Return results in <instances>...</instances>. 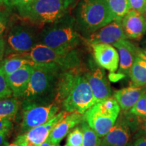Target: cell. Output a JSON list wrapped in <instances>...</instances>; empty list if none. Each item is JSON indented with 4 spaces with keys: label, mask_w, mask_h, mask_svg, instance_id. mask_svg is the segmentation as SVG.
<instances>
[{
    "label": "cell",
    "mask_w": 146,
    "mask_h": 146,
    "mask_svg": "<svg viewBox=\"0 0 146 146\" xmlns=\"http://www.w3.org/2000/svg\"><path fill=\"white\" fill-rule=\"evenodd\" d=\"M83 66L62 72L54 102L62 110L84 114L98 102L89 85Z\"/></svg>",
    "instance_id": "1"
},
{
    "label": "cell",
    "mask_w": 146,
    "mask_h": 146,
    "mask_svg": "<svg viewBox=\"0 0 146 146\" xmlns=\"http://www.w3.org/2000/svg\"><path fill=\"white\" fill-rule=\"evenodd\" d=\"M74 16L67 12L54 23L45 25L39 35V43L60 51L78 49L85 38Z\"/></svg>",
    "instance_id": "2"
},
{
    "label": "cell",
    "mask_w": 146,
    "mask_h": 146,
    "mask_svg": "<svg viewBox=\"0 0 146 146\" xmlns=\"http://www.w3.org/2000/svg\"><path fill=\"white\" fill-rule=\"evenodd\" d=\"M34 68L28 87L20 100L54 102L60 74L64 71L53 63L36 62Z\"/></svg>",
    "instance_id": "3"
},
{
    "label": "cell",
    "mask_w": 146,
    "mask_h": 146,
    "mask_svg": "<svg viewBox=\"0 0 146 146\" xmlns=\"http://www.w3.org/2000/svg\"><path fill=\"white\" fill-rule=\"evenodd\" d=\"M74 16L84 37L115 20L106 0H80Z\"/></svg>",
    "instance_id": "4"
},
{
    "label": "cell",
    "mask_w": 146,
    "mask_h": 146,
    "mask_svg": "<svg viewBox=\"0 0 146 146\" xmlns=\"http://www.w3.org/2000/svg\"><path fill=\"white\" fill-rule=\"evenodd\" d=\"M15 9L20 18L35 26L54 23L68 12L62 0H34Z\"/></svg>",
    "instance_id": "5"
},
{
    "label": "cell",
    "mask_w": 146,
    "mask_h": 146,
    "mask_svg": "<svg viewBox=\"0 0 146 146\" xmlns=\"http://www.w3.org/2000/svg\"><path fill=\"white\" fill-rule=\"evenodd\" d=\"M14 55L27 58L35 62L55 64L64 72L83 66L81 54L78 49L60 51L38 43L28 52Z\"/></svg>",
    "instance_id": "6"
},
{
    "label": "cell",
    "mask_w": 146,
    "mask_h": 146,
    "mask_svg": "<svg viewBox=\"0 0 146 146\" xmlns=\"http://www.w3.org/2000/svg\"><path fill=\"white\" fill-rule=\"evenodd\" d=\"M120 107L112 97L98 102L83 114L84 120L100 138L104 137L117 120Z\"/></svg>",
    "instance_id": "7"
},
{
    "label": "cell",
    "mask_w": 146,
    "mask_h": 146,
    "mask_svg": "<svg viewBox=\"0 0 146 146\" xmlns=\"http://www.w3.org/2000/svg\"><path fill=\"white\" fill-rule=\"evenodd\" d=\"M22 121L21 134L49 121L59 112L60 106L56 102L43 103L21 100Z\"/></svg>",
    "instance_id": "8"
},
{
    "label": "cell",
    "mask_w": 146,
    "mask_h": 146,
    "mask_svg": "<svg viewBox=\"0 0 146 146\" xmlns=\"http://www.w3.org/2000/svg\"><path fill=\"white\" fill-rule=\"evenodd\" d=\"M36 26L31 23H18L12 25L5 41V54L28 52L39 43V35Z\"/></svg>",
    "instance_id": "9"
},
{
    "label": "cell",
    "mask_w": 146,
    "mask_h": 146,
    "mask_svg": "<svg viewBox=\"0 0 146 146\" xmlns=\"http://www.w3.org/2000/svg\"><path fill=\"white\" fill-rule=\"evenodd\" d=\"M66 111L62 110L56 114L46 123L33 128L25 133H22L16 137L22 146H40L47 139L51 131L55 126L68 114Z\"/></svg>",
    "instance_id": "10"
},
{
    "label": "cell",
    "mask_w": 146,
    "mask_h": 146,
    "mask_svg": "<svg viewBox=\"0 0 146 146\" xmlns=\"http://www.w3.org/2000/svg\"><path fill=\"white\" fill-rule=\"evenodd\" d=\"M84 38L89 45L96 43L113 45L120 40L127 39L124 33L121 20H114Z\"/></svg>",
    "instance_id": "11"
},
{
    "label": "cell",
    "mask_w": 146,
    "mask_h": 146,
    "mask_svg": "<svg viewBox=\"0 0 146 146\" xmlns=\"http://www.w3.org/2000/svg\"><path fill=\"white\" fill-rule=\"evenodd\" d=\"M90 45L97 64L110 72H115L118 70L119 55L116 47L106 43H96Z\"/></svg>",
    "instance_id": "12"
},
{
    "label": "cell",
    "mask_w": 146,
    "mask_h": 146,
    "mask_svg": "<svg viewBox=\"0 0 146 146\" xmlns=\"http://www.w3.org/2000/svg\"><path fill=\"white\" fill-rule=\"evenodd\" d=\"M85 75L98 102L111 97L112 90L110 85L104 71L101 67H96L88 71L86 70Z\"/></svg>",
    "instance_id": "13"
},
{
    "label": "cell",
    "mask_w": 146,
    "mask_h": 146,
    "mask_svg": "<svg viewBox=\"0 0 146 146\" xmlns=\"http://www.w3.org/2000/svg\"><path fill=\"white\" fill-rule=\"evenodd\" d=\"M122 26L127 39H139L146 32V19L143 14L131 9L121 19Z\"/></svg>",
    "instance_id": "14"
},
{
    "label": "cell",
    "mask_w": 146,
    "mask_h": 146,
    "mask_svg": "<svg viewBox=\"0 0 146 146\" xmlns=\"http://www.w3.org/2000/svg\"><path fill=\"white\" fill-rule=\"evenodd\" d=\"M130 137L129 124L120 117L109 132L102 137L100 146H127Z\"/></svg>",
    "instance_id": "15"
},
{
    "label": "cell",
    "mask_w": 146,
    "mask_h": 146,
    "mask_svg": "<svg viewBox=\"0 0 146 146\" xmlns=\"http://www.w3.org/2000/svg\"><path fill=\"white\" fill-rule=\"evenodd\" d=\"M83 121H84L83 114L76 112H69L55 126L47 139L53 143L60 145L62 140L68 135L70 131Z\"/></svg>",
    "instance_id": "16"
},
{
    "label": "cell",
    "mask_w": 146,
    "mask_h": 146,
    "mask_svg": "<svg viewBox=\"0 0 146 146\" xmlns=\"http://www.w3.org/2000/svg\"><path fill=\"white\" fill-rule=\"evenodd\" d=\"M112 45L116 47L119 55L118 72L125 75L129 74L140 50L127 39L120 40Z\"/></svg>",
    "instance_id": "17"
},
{
    "label": "cell",
    "mask_w": 146,
    "mask_h": 146,
    "mask_svg": "<svg viewBox=\"0 0 146 146\" xmlns=\"http://www.w3.org/2000/svg\"><path fill=\"white\" fill-rule=\"evenodd\" d=\"M34 69L32 66L26 65L6 75L13 96L20 99L22 98L24 92L28 87Z\"/></svg>",
    "instance_id": "18"
},
{
    "label": "cell",
    "mask_w": 146,
    "mask_h": 146,
    "mask_svg": "<svg viewBox=\"0 0 146 146\" xmlns=\"http://www.w3.org/2000/svg\"><path fill=\"white\" fill-rule=\"evenodd\" d=\"M146 93V86H131L116 91L114 98L123 111L130 110L139 98Z\"/></svg>",
    "instance_id": "19"
},
{
    "label": "cell",
    "mask_w": 146,
    "mask_h": 146,
    "mask_svg": "<svg viewBox=\"0 0 146 146\" xmlns=\"http://www.w3.org/2000/svg\"><path fill=\"white\" fill-rule=\"evenodd\" d=\"M26 65H31L34 68L36 62L27 58L11 54L1 60L0 63V67L2 68L5 75H8Z\"/></svg>",
    "instance_id": "20"
},
{
    "label": "cell",
    "mask_w": 146,
    "mask_h": 146,
    "mask_svg": "<svg viewBox=\"0 0 146 146\" xmlns=\"http://www.w3.org/2000/svg\"><path fill=\"white\" fill-rule=\"evenodd\" d=\"M129 76L134 85L146 86V61L137 56L132 66Z\"/></svg>",
    "instance_id": "21"
},
{
    "label": "cell",
    "mask_w": 146,
    "mask_h": 146,
    "mask_svg": "<svg viewBox=\"0 0 146 146\" xmlns=\"http://www.w3.org/2000/svg\"><path fill=\"white\" fill-rule=\"evenodd\" d=\"M21 100L14 96L0 100V118L12 120L19 110Z\"/></svg>",
    "instance_id": "22"
},
{
    "label": "cell",
    "mask_w": 146,
    "mask_h": 146,
    "mask_svg": "<svg viewBox=\"0 0 146 146\" xmlns=\"http://www.w3.org/2000/svg\"><path fill=\"white\" fill-rule=\"evenodd\" d=\"M83 132V141L82 146H100L101 145V138L91 129L87 122L85 120L80 124Z\"/></svg>",
    "instance_id": "23"
},
{
    "label": "cell",
    "mask_w": 146,
    "mask_h": 146,
    "mask_svg": "<svg viewBox=\"0 0 146 146\" xmlns=\"http://www.w3.org/2000/svg\"><path fill=\"white\" fill-rule=\"evenodd\" d=\"M115 20H121L131 10L129 0H106Z\"/></svg>",
    "instance_id": "24"
},
{
    "label": "cell",
    "mask_w": 146,
    "mask_h": 146,
    "mask_svg": "<svg viewBox=\"0 0 146 146\" xmlns=\"http://www.w3.org/2000/svg\"><path fill=\"white\" fill-rule=\"evenodd\" d=\"M83 141V132L81 126H76L68 134L66 144L70 146H82Z\"/></svg>",
    "instance_id": "25"
},
{
    "label": "cell",
    "mask_w": 146,
    "mask_h": 146,
    "mask_svg": "<svg viewBox=\"0 0 146 146\" xmlns=\"http://www.w3.org/2000/svg\"><path fill=\"white\" fill-rule=\"evenodd\" d=\"M13 96L5 74L0 67V100Z\"/></svg>",
    "instance_id": "26"
},
{
    "label": "cell",
    "mask_w": 146,
    "mask_h": 146,
    "mask_svg": "<svg viewBox=\"0 0 146 146\" xmlns=\"http://www.w3.org/2000/svg\"><path fill=\"white\" fill-rule=\"evenodd\" d=\"M130 112L135 116L146 117V93L133 106V107L130 110Z\"/></svg>",
    "instance_id": "27"
},
{
    "label": "cell",
    "mask_w": 146,
    "mask_h": 146,
    "mask_svg": "<svg viewBox=\"0 0 146 146\" xmlns=\"http://www.w3.org/2000/svg\"><path fill=\"white\" fill-rule=\"evenodd\" d=\"M10 10V9L0 7V36L4 34L8 29Z\"/></svg>",
    "instance_id": "28"
},
{
    "label": "cell",
    "mask_w": 146,
    "mask_h": 146,
    "mask_svg": "<svg viewBox=\"0 0 146 146\" xmlns=\"http://www.w3.org/2000/svg\"><path fill=\"white\" fill-rule=\"evenodd\" d=\"M130 8L144 14L146 10V0H129Z\"/></svg>",
    "instance_id": "29"
},
{
    "label": "cell",
    "mask_w": 146,
    "mask_h": 146,
    "mask_svg": "<svg viewBox=\"0 0 146 146\" xmlns=\"http://www.w3.org/2000/svg\"><path fill=\"white\" fill-rule=\"evenodd\" d=\"M12 120L8 118H0V131L3 130H11L12 129Z\"/></svg>",
    "instance_id": "30"
},
{
    "label": "cell",
    "mask_w": 146,
    "mask_h": 146,
    "mask_svg": "<svg viewBox=\"0 0 146 146\" xmlns=\"http://www.w3.org/2000/svg\"><path fill=\"white\" fill-rule=\"evenodd\" d=\"M11 130H3L0 131V146H3L8 143V139Z\"/></svg>",
    "instance_id": "31"
},
{
    "label": "cell",
    "mask_w": 146,
    "mask_h": 146,
    "mask_svg": "<svg viewBox=\"0 0 146 146\" xmlns=\"http://www.w3.org/2000/svg\"><path fill=\"white\" fill-rule=\"evenodd\" d=\"M139 117V127L140 131L142 134H143V135H146V117Z\"/></svg>",
    "instance_id": "32"
},
{
    "label": "cell",
    "mask_w": 146,
    "mask_h": 146,
    "mask_svg": "<svg viewBox=\"0 0 146 146\" xmlns=\"http://www.w3.org/2000/svg\"><path fill=\"white\" fill-rule=\"evenodd\" d=\"M5 39H3L2 36H0V60H2L3 56L5 54Z\"/></svg>",
    "instance_id": "33"
},
{
    "label": "cell",
    "mask_w": 146,
    "mask_h": 146,
    "mask_svg": "<svg viewBox=\"0 0 146 146\" xmlns=\"http://www.w3.org/2000/svg\"><path fill=\"white\" fill-rule=\"evenodd\" d=\"M12 1V5L14 8H16V7L21 6V5H23L27 3L32 2L34 0H11Z\"/></svg>",
    "instance_id": "34"
},
{
    "label": "cell",
    "mask_w": 146,
    "mask_h": 146,
    "mask_svg": "<svg viewBox=\"0 0 146 146\" xmlns=\"http://www.w3.org/2000/svg\"><path fill=\"white\" fill-rule=\"evenodd\" d=\"M132 146H146V135L141 136L137 139Z\"/></svg>",
    "instance_id": "35"
},
{
    "label": "cell",
    "mask_w": 146,
    "mask_h": 146,
    "mask_svg": "<svg viewBox=\"0 0 146 146\" xmlns=\"http://www.w3.org/2000/svg\"><path fill=\"white\" fill-rule=\"evenodd\" d=\"M110 79L112 81H117L118 80H120V78H122L123 76H125V74H121V73H117V74H115L114 72H111L110 74Z\"/></svg>",
    "instance_id": "36"
},
{
    "label": "cell",
    "mask_w": 146,
    "mask_h": 146,
    "mask_svg": "<svg viewBox=\"0 0 146 146\" xmlns=\"http://www.w3.org/2000/svg\"><path fill=\"white\" fill-rule=\"evenodd\" d=\"M0 7L6 8L10 9V10L14 8L12 5V1L11 0H0Z\"/></svg>",
    "instance_id": "37"
},
{
    "label": "cell",
    "mask_w": 146,
    "mask_h": 146,
    "mask_svg": "<svg viewBox=\"0 0 146 146\" xmlns=\"http://www.w3.org/2000/svg\"><path fill=\"white\" fill-rule=\"evenodd\" d=\"M62 1L64 3L66 8L68 10L69 8H70V7L72 6L74 4H75L78 0H62Z\"/></svg>",
    "instance_id": "38"
},
{
    "label": "cell",
    "mask_w": 146,
    "mask_h": 146,
    "mask_svg": "<svg viewBox=\"0 0 146 146\" xmlns=\"http://www.w3.org/2000/svg\"><path fill=\"white\" fill-rule=\"evenodd\" d=\"M40 146H60V145H58V144L53 143L52 142H51L50 141H49L48 139H47L45 140L43 143H41V145Z\"/></svg>",
    "instance_id": "39"
},
{
    "label": "cell",
    "mask_w": 146,
    "mask_h": 146,
    "mask_svg": "<svg viewBox=\"0 0 146 146\" xmlns=\"http://www.w3.org/2000/svg\"><path fill=\"white\" fill-rule=\"evenodd\" d=\"M3 146H22V145H21V143H20V142L18 141L17 139H15V141L12 142V143H8V144H6V145H5Z\"/></svg>",
    "instance_id": "40"
},
{
    "label": "cell",
    "mask_w": 146,
    "mask_h": 146,
    "mask_svg": "<svg viewBox=\"0 0 146 146\" xmlns=\"http://www.w3.org/2000/svg\"><path fill=\"white\" fill-rule=\"evenodd\" d=\"M138 56L146 61V50H139Z\"/></svg>",
    "instance_id": "41"
},
{
    "label": "cell",
    "mask_w": 146,
    "mask_h": 146,
    "mask_svg": "<svg viewBox=\"0 0 146 146\" xmlns=\"http://www.w3.org/2000/svg\"><path fill=\"white\" fill-rule=\"evenodd\" d=\"M64 146H70V145H67V144H66V145H64Z\"/></svg>",
    "instance_id": "42"
},
{
    "label": "cell",
    "mask_w": 146,
    "mask_h": 146,
    "mask_svg": "<svg viewBox=\"0 0 146 146\" xmlns=\"http://www.w3.org/2000/svg\"><path fill=\"white\" fill-rule=\"evenodd\" d=\"M1 60H0V63H1Z\"/></svg>",
    "instance_id": "43"
},
{
    "label": "cell",
    "mask_w": 146,
    "mask_h": 146,
    "mask_svg": "<svg viewBox=\"0 0 146 146\" xmlns=\"http://www.w3.org/2000/svg\"><path fill=\"white\" fill-rule=\"evenodd\" d=\"M145 14H146V10H145Z\"/></svg>",
    "instance_id": "44"
}]
</instances>
